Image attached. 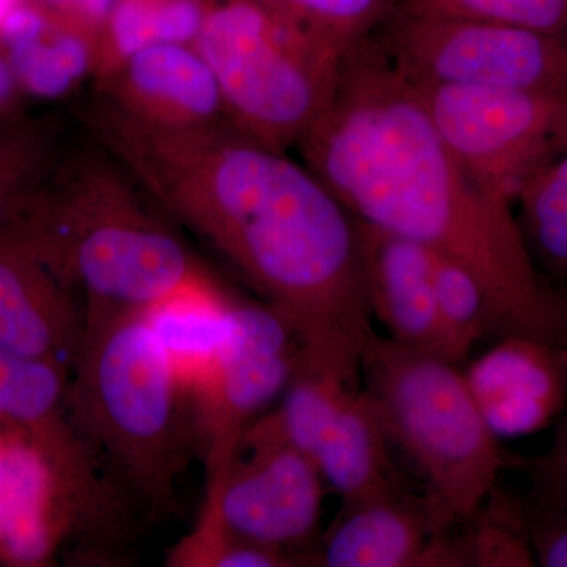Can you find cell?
Masks as SVG:
<instances>
[{"mask_svg": "<svg viewBox=\"0 0 567 567\" xmlns=\"http://www.w3.org/2000/svg\"><path fill=\"white\" fill-rule=\"evenodd\" d=\"M93 140L292 328L300 352L361 374L375 334L357 219L306 164L235 128L142 125L93 100Z\"/></svg>", "mask_w": 567, "mask_h": 567, "instance_id": "obj_1", "label": "cell"}, {"mask_svg": "<svg viewBox=\"0 0 567 567\" xmlns=\"http://www.w3.org/2000/svg\"><path fill=\"white\" fill-rule=\"evenodd\" d=\"M297 147L354 218L468 268L499 338L565 344L566 298L533 259L514 204L466 173L382 48L365 40L346 55L330 102Z\"/></svg>", "mask_w": 567, "mask_h": 567, "instance_id": "obj_2", "label": "cell"}, {"mask_svg": "<svg viewBox=\"0 0 567 567\" xmlns=\"http://www.w3.org/2000/svg\"><path fill=\"white\" fill-rule=\"evenodd\" d=\"M159 212L96 142L59 156L18 234L85 305L145 309L213 278Z\"/></svg>", "mask_w": 567, "mask_h": 567, "instance_id": "obj_3", "label": "cell"}, {"mask_svg": "<svg viewBox=\"0 0 567 567\" xmlns=\"http://www.w3.org/2000/svg\"><path fill=\"white\" fill-rule=\"evenodd\" d=\"M65 412L148 516L174 509L196 424L142 309L85 305Z\"/></svg>", "mask_w": 567, "mask_h": 567, "instance_id": "obj_4", "label": "cell"}, {"mask_svg": "<svg viewBox=\"0 0 567 567\" xmlns=\"http://www.w3.org/2000/svg\"><path fill=\"white\" fill-rule=\"evenodd\" d=\"M132 498L66 413L37 427L0 420V565L121 559Z\"/></svg>", "mask_w": 567, "mask_h": 567, "instance_id": "obj_5", "label": "cell"}, {"mask_svg": "<svg viewBox=\"0 0 567 567\" xmlns=\"http://www.w3.org/2000/svg\"><path fill=\"white\" fill-rule=\"evenodd\" d=\"M361 379L391 445L423 477L425 495L466 522L495 491L514 458L481 415L457 364L374 334L361 358Z\"/></svg>", "mask_w": 567, "mask_h": 567, "instance_id": "obj_6", "label": "cell"}, {"mask_svg": "<svg viewBox=\"0 0 567 567\" xmlns=\"http://www.w3.org/2000/svg\"><path fill=\"white\" fill-rule=\"evenodd\" d=\"M193 47L218 82L227 121L282 152L320 117L344 61L260 0H205Z\"/></svg>", "mask_w": 567, "mask_h": 567, "instance_id": "obj_7", "label": "cell"}, {"mask_svg": "<svg viewBox=\"0 0 567 567\" xmlns=\"http://www.w3.org/2000/svg\"><path fill=\"white\" fill-rule=\"evenodd\" d=\"M412 82V81H410ZM446 147L509 203L567 145V93L412 82Z\"/></svg>", "mask_w": 567, "mask_h": 567, "instance_id": "obj_8", "label": "cell"}, {"mask_svg": "<svg viewBox=\"0 0 567 567\" xmlns=\"http://www.w3.org/2000/svg\"><path fill=\"white\" fill-rule=\"evenodd\" d=\"M412 82L567 93V43L499 22L399 11L380 44Z\"/></svg>", "mask_w": 567, "mask_h": 567, "instance_id": "obj_9", "label": "cell"}, {"mask_svg": "<svg viewBox=\"0 0 567 567\" xmlns=\"http://www.w3.org/2000/svg\"><path fill=\"white\" fill-rule=\"evenodd\" d=\"M300 346L270 305L235 300L218 369L192 401L197 439L207 454L208 487L219 483L252 417L289 385Z\"/></svg>", "mask_w": 567, "mask_h": 567, "instance_id": "obj_10", "label": "cell"}, {"mask_svg": "<svg viewBox=\"0 0 567 567\" xmlns=\"http://www.w3.org/2000/svg\"><path fill=\"white\" fill-rule=\"evenodd\" d=\"M238 450L248 451V457L235 456L221 483L207 492L197 522L223 525L230 535L286 554L303 546L322 516L319 466L256 424L246 429Z\"/></svg>", "mask_w": 567, "mask_h": 567, "instance_id": "obj_11", "label": "cell"}, {"mask_svg": "<svg viewBox=\"0 0 567 567\" xmlns=\"http://www.w3.org/2000/svg\"><path fill=\"white\" fill-rule=\"evenodd\" d=\"M464 375L498 440L537 434L567 410V347L561 342L503 336Z\"/></svg>", "mask_w": 567, "mask_h": 567, "instance_id": "obj_12", "label": "cell"}, {"mask_svg": "<svg viewBox=\"0 0 567 567\" xmlns=\"http://www.w3.org/2000/svg\"><path fill=\"white\" fill-rule=\"evenodd\" d=\"M85 327L81 295L20 234L0 237V346L73 368Z\"/></svg>", "mask_w": 567, "mask_h": 567, "instance_id": "obj_13", "label": "cell"}, {"mask_svg": "<svg viewBox=\"0 0 567 567\" xmlns=\"http://www.w3.org/2000/svg\"><path fill=\"white\" fill-rule=\"evenodd\" d=\"M96 87V99L153 128H199L227 121L218 82L189 43L142 48L99 78Z\"/></svg>", "mask_w": 567, "mask_h": 567, "instance_id": "obj_14", "label": "cell"}, {"mask_svg": "<svg viewBox=\"0 0 567 567\" xmlns=\"http://www.w3.org/2000/svg\"><path fill=\"white\" fill-rule=\"evenodd\" d=\"M454 524L431 496L401 484L342 502L312 559L324 567H435L440 536Z\"/></svg>", "mask_w": 567, "mask_h": 567, "instance_id": "obj_15", "label": "cell"}, {"mask_svg": "<svg viewBox=\"0 0 567 567\" xmlns=\"http://www.w3.org/2000/svg\"><path fill=\"white\" fill-rule=\"evenodd\" d=\"M357 227L372 317L399 344L457 364L436 309L434 254L360 219Z\"/></svg>", "mask_w": 567, "mask_h": 567, "instance_id": "obj_16", "label": "cell"}, {"mask_svg": "<svg viewBox=\"0 0 567 567\" xmlns=\"http://www.w3.org/2000/svg\"><path fill=\"white\" fill-rule=\"evenodd\" d=\"M233 301L215 279L207 278L142 309L189 402L218 369Z\"/></svg>", "mask_w": 567, "mask_h": 567, "instance_id": "obj_17", "label": "cell"}, {"mask_svg": "<svg viewBox=\"0 0 567 567\" xmlns=\"http://www.w3.org/2000/svg\"><path fill=\"white\" fill-rule=\"evenodd\" d=\"M0 44L24 95L59 99L91 74L95 78L99 40L52 20L24 0L3 21Z\"/></svg>", "mask_w": 567, "mask_h": 567, "instance_id": "obj_18", "label": "cell"}, {"mask_svg": "<svg viewBox=\"0 0 567 567\" xmlns=\"http://www.w3.org/2000/svg\"><path fill=\"white\" fill-rule=\"evenodd\" d=\"M391 443L364 388L354 391L312 456L324 484L342 502L401 486L390 457Z\"/></svg>", "mask_w": 567, "mask_h": 567, "instance_id": "obj_19", "label": "cell"}, {"mask_svg": "<svg viewBox=\"0 0 567 567\" xmlns=\"http://www.w3.org/2000/svg\"><path fill=\"white\" fill-rule=\"evenodd\" d=\"M204 10L205 0H114L100 40L95 80L151 44H193Z\"/></svg>", "mask_w": 567, "mask_h": 567, "instance_id": "obj_20", "label": "cell"}, {"mask_svg": "<svg viewBox=\"0 0 567 567\" xmlns=\"http://www.w3.org/2000/svg\"><path fill=\"white\" fill-rule=\"evenodd\" d=\"M517 221L539 270L567 281V145L522 185Z\"/></svg>", "mask_w": 567, "mask_h": 567, "instance_id": "obj_21", "label": "cell"}, {"mask_svg": "<svg viewBox=\"0 0 567 567\" xmlns=\"http://www.w3.org/2000/svg\"><path fill=\"white\" fill-rule=\"evenodd\" d=\"M432 254L436 309L458 364L481 339L499 338L498 322L480 279L457 260Z\"/></svg>", "mask_w": 567, "mask_h": 567, "instance_id": "obj_22", "label": "cell"}, {"mask_svg": "<svg viewBox=\"0 0 567 567\" xmlns=\"http://www.w3.org/2000/svg\"><path fill=\"white\" fill-rule=\"evenodd\" d=\"M344 59L386 20L398 0H260Z\"/></svg>", "mask_w": 567, "mask_h": 567, "instance_id": "obj_23", "label": "cell"}, {"mask_svg": "<svg viewBox=\"0 0 567 567\" xmlns=\"http://www.w3.org/2000/svg\"><path fill=\"white\" fill-rule=\"evenodd\" d=\"M69 371L0 346V420L37 427L65 415Z\"/></svg>", "mask_w": 567, "mask_h": 567, "instance_id": "obj_24", "label": "cell"}, {"mask_svg": "<svg viewBox=\"0 0 567 567\" xmlns=\"http://www.w3.org/2000/svg\"><path fill=\"white\" fill-rule=\"evenodd\" d=\"M464 524L466 529L462 533V540L466 566H536L529 543L525 499L503 494L495 487L475 516Z\"/></svg>", "mask_w": 567, "mask_h": 567, "instance_id": "obj_25", "label": "cell"}, {"mask_svg": "<svg viewBox=\"0 0 567 567\" xmlns=\"http://www.w3.org/2000/svg\"><path fill=\"white\" fill-rule=\"evenodd\" d=\"M58 158L48 130L18 121L0 125V233Z\"/></svg>", "mask_w": 567, "mask_h": 567, "instance_id": "obj_26", "label": "cell"}, {"mask_svg": "<svg viewBox=\"0 0 567 567\" xmlns=\"http://www.w3.org/2000/svg\"><path fill=\"white\" fill-rule=\"evenodd\" d=\"M401 11L499 22L567 43V0H404Z\"/></svg>", "mask_w": 567, "mask_h": 567, "instance_id": "obj_27", "label": "cell"}, {"mask_svg": "<svg viewBox=\"0 0 567 567\" xmlns=\"http://www.w3.org/2000/svg\"><path fill=\"white\" fill-rule=\"evenodd\" d=\"M167 561L177 567H286L300 558L230 535L224 527L196 525L171 550Z\"/></svg>", "mask_w": 567, "mask_h": 567, "instance_id": "obj_28", "label": "cell"}, {"mask_svg": "<svg viewBox=\"0 0 567 567\" xmlns=\"http://www.w3.org/2000/svg\"><path fill=\"white\" fill-rule=\"evenodd\" d=\"M529 480L525 502L535 507L567 506V410L563 413L551 445L540 456L520 462Z\"/></svg>", "mask_w": 567, "mask_h": 567, "instance_id": "obj_29", "label": "cell"}, {"mask_svg": "<svg viewBox=\"0 0 567 567\" xmlns=\"http://www.w3.org/2000/svg\"><path fill=\"white\" fill-rule=\"evenodd\" d=\"M536 566L567 567V506L535 507L525 502Z\"/></svg>", "mask_w": 567, "mask_h": 567, "instance_id": "obj_30", "label": "cell"}, {"mask_svg": "<svg viewBox=\"0 0 567 567\" xmlns=\"http://www.w3.org/2000/svg\"><path fill=\"white\" fill-rule=\"evenodd\" d=\"M52 20L102 40L114 0H24ZM100 51V50H99Z\"/></svg>", "mask_w": 567, "mask_h": 567, "instance_id": "obj_31", "label": "cell"}, {"mask_svg": "<svg viewBox=\"0 0 567 567\" xmlns=\"http://www.w3.org/2000/svg\"><path fill=\"white\" fill-rule=\"evenodd\" d=\"M24 96L11 69L9 58L0 44V125L17 121L18 110H20L21 99Z\"/></svg>", "mask_w": 567, "mask_h": 567, "instance_id": "obj_32", "label": "cell"}, {"mask_svg": "<svg viewBox=\"0 0 567 567\" xmlns=\"http://www.w3.org/2000/svg\"><path fill=\"white\" fill-rule=\"evenodd\" d=\"M22 0H0V28H2L3 21L7 20V17L17 9Z\"/></svg>", "mask_w": 567, "mask_h": 567, "instance_id": "obj_33", "label": "cell"}, {"mask_svg": "<svg viewBox=\"0 0 567 567\" xmlns=\"http://www.w3.org/2000/svg\"><path fill=\"white\" fill-rule=\"evenodd\" d=\"M566 298V341H565V344L567 347V297Z\"/></svg>", "mask_w": 567, "mask_h": 567, "instance_id": "obj_34", "label": "cell"}]
</instances>
